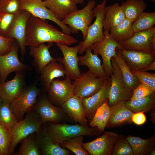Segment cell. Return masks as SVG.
Instances as JSON below:
<instances>
[{
	"mask_svg": "<svg viewBox=\"0 0 155 155\" xmlns=\"http://www.w3.org/2000/svg\"><path fill=\"white\" fill-rule=\"evenodd\" d=\"M78 40L42 20L31 14L27 23L26 46H37L45 42L60 43L70 45Z\"/></svg>",
	"mask_w": 155,
	"mask_h": 155,
	"instance_id": "obj_1",
	"label": "cell"
},
{
	"mask_svg": "<svg viewBox=\"0 0 155 155\" xmlns=\"http://www.w3.org/2000/svg\"><path fill=\"white\" fill-rule=\"evenodd\" d=\"M24 119L18 121L10 132V154L13 153L17 145L26 137L38 132L43 123L36 112L32 108L28 111Z\"/></svg>",
	"mask_w": 155,
	"mask_h": 155,
	"instance_id": "obj_2",
	"label": "cell"
},
{
	"mask_svg": "<svg viewBox=\"0 0 155 155\" xmlns=\"http://www.w3.org/2000/svg\"><path fill=\"white\" fill-rule=\"evenodd\" d=\"M94 128L88 125L51 123L47 129L53 141L60 145L65 140L74 137L96 135L98 133Z\"/></svg>",
	"mask_w": 155,
	"mask_h": 155,
	"instance_id": "obj_3",
	"label": "cell"
},
{
	"mask_svg": "<svg viewBox=\"0 0 155 155\" xmlns=\"http://www.w3.org/2000/svg\"><path fill=\"white\" fill-rule=\"evenodd\" d=\"M96 5L95 1L90 0L83 9H77L61 21L68 25L71 33L76 34L80 31L84 40L86 38L88 28L93 18V9Z\"/></svg>",
	"mask_w": 155,
	"mask_h": 155,
	"instance_id": "obj_4",
	"label": "cell"
},
{
	"mask_svg": "<svg viewBox=\"0 0 155 155\" xmlns=\"http://www.w3.org/2000/svg\"><path fill=\"white\" fill-rule=\"evenodd\" d=\"M106 0H103L95 6L93 9V17H95L94 22L89 26L86 39L79 43L81 47L78 53L82 54L86 49L93 43L100 42L104 38L103 22L105 17Z\"/></svg>",
	"mask_w": 155,
	"mask_h": 155,
	"instance_id": "obj_5",
	"label": "cell"
},
{
	"mask_svg": "<svg viewBox=\"0 0 155 155\" xmlns=\"http://www.w3.org/2000/svg\"><path fill=\"white\" fill-rule=\"evenodd\" d=\"M109 31H104L103 40L100 42H95L90 46L94 54L101 56L102 67L108 77H110L113 71L111 59L116 55V49L121 47L119 43L112 38Z\"/></svg>",
	"mask_w": 155,
	"mask_h": 155,
	"instance_id": "obj_6",
	"label": "cell"
},
{
	"mask_svg": "<svg viewBox=\"0 0 155 155\" xmlns=\"http://www.w3.org/2000/svg\"><path fill=\"white\" fill-rule=\"evenodd\" d=\"M62 52L63 57L57 58L56 60L63 65L65 72V76L71 80L79 78L81 73L79 67L78 53L81 47L80 44L74 47L60 43H55Z\"/></svg>",
	"mask_w": 155,
	"mask_h": 155,
	"instance_id": "obj_7",
	"label": "cell"
},
{
	"mask_svg": "<svg viewBox=\"0 0 155 155\" xmlns=\"http://www.w3.org/2000/svg\"><path fill=\"white\" fill-rule=\"evenodd\" d=\"M39 93L36 84H33L24 88L20 94L10 103L17 122L23 119L25 114L33 107Z\"/></svg>",
	"mask_w": 155,
	"mask_h": 155,
	"instance_id": "obj_8",
	"label": "cell"
},
{
	"mask_svg": "<svg viewBox=\"0 0 155 155\" xmlns=\"http://www.w3.org/2000/svg\"><path fill=\"white\" fill-rule=\"evenodd\" d=\"M119 43L121 47L125 50L155 53V27L134 32L129 40Z\"/></svg>",
	"mask_w": 155,
	"mask_h": 155,
	"instance_id": "obj_9",
	"label": "cell"
},
{
	"mask_svg": "<svg viewBox=\"0 0 155 155\" xmlns=\"http://www.w3.org/2000/svg\"><path fill=\"white\" fill-rule=\"evenodd\" d=\"M20 9L25 10L31 15L42 20H48L53 22L66 34H69L71 33L68 26L55 17L42 0H20Z\"/></svg>",
	"mask_w": 155,
	"mask_h": 155,
	"instance_id": "obj_10",
	"label": "cell"
},
{
	"mask_svg": "<svg viewBox=\"0 0 155 155\" xmlns=\"http://www.w3.org/2000/svg\"><path fill=\"white\" fill-rule=\"evenodd\" d=\"M105 80L96 76L89 70L81 73L79 78L72 82L73 95L81 98L90 97L100 90Z\"/></svg>",
	"mask_w": 155,
	"mask_h": 155,
	"instance_id": "obj_11",
	"label": "cell"
},
{
	"mask_svg": "<svg viewBox=\"0 0 155 155\" xmlns=\"http://www.w3.org/2000/svg\"><path fill=\"white\" fill-rule=\"evenodd\" d=\"M111 61L113 71L110 77L111 85L108 100L109 107L118 102L130 100L132 94L127 90L121 71L115 61L113 57Z\"/></svg>",
	"mask_w": 155,
	"mask_h": 155,
	"instance_id": "obj_12",
	"label": "cell"
},
{
	"mask_svg": "<svg viewBox=\"0 0 155 155\" xmlns=\"http://www.w3.org/2000/svg\"><path fill=\"white\" fill-rule=\"evenodd\" d=\"M19 44L16 40L10 51L0 55V83L5 82L8 75L12 72H23L30 69L28 65L22 63L18 57Z\"/></svg>",
	"mask_w": 155,
	"mask_h": 155,
	"instance_id": "obj_13",
	"label": "cell"
},
{
	"mask_svg": "<svg viewBox=\"0 0 155 155\" xmlns=\"http://www.w3.org/2000/svg\"><path fill=\"white\" fill-rule=\"evenodd\" d=\"M120 135L113 131H105L100 137L82 143L83 148L91 155H111L113 147Z\"/></svg>",
	"mask_w": 155,
	"mask_h": 155,
	"instance_id": "obj_14",
	"label": "cell"
},
{
	"mask_svg": "<svg viewBox=\"0 0 155 155\" xmlns=\"http://www.w3.org/2000/svg\"><path fill=\"white\" fill-rule=\"evenodd\" d=\"M34 109L43 123H61L68 119L67 115L62 108L55 106L46 97L40 98L34 106Z\"/></svg>",
	"mask_w": 155,
	"mask_h": 155,
	"instance_id": "obj_15",
	"label": "cell"
},
{
	"mask_svg": "<svg viewBox=\"0 0 155 155\" xmlns=\"http://www.w3.org/2000/svg\"><path fill=\"white\" fill-rule=\"evenodd\" d=\"M31 14L24 9H20L14 15L8 37L15 39L20 49L22 57L26 53L25 41L27 22Z\"/></svg>",
	"mask_w": 155,
	"mask_h": 155,
	"instance_id": "obj_16",
	"label": "cell"
},
{
	"mask_svg": "<svg viewBox=\"0 0 155 155\" xmlns=\"http://www.w3.org/2000/svg\"><path fill=\"white\" fill-rule=\"evenodd\" d=\"M111 85L110 77L105 79L100 90L93 95L81 98L86 116L90 121L97 109L108 100Z\"/></svg>",
	"mask_w": 155,
	"mask_h": 155,
	"instance_id": "obj_17",
	"label": "cell"
},
{
	"mask_svg": "<svg viewBox=\"0 0 155 155\" xmlns=\"http://www.w3.org/2000/svg\"><path fill=\"white\" fill-rule=\"evenodd\" d=\"M74 90L72 81L66 77L62 80L53 79L47 91L50 100L61 105L73 95Z\"/></svg>",
	"mask_w": 155,
	"mask_h": 155,
	"instance_id": "obj_18",
	"label": "cell"
},
{
	"mask_svg": "<svg viewBox=\"0 0 155 155\" xmlns=\"http://www.w3.org/2000/svg\"><path fill=\"white\" fill-rule=\"evenodd\" d=\"M121 53L131 71L143 70L148 65L155 61V53L137 50L117 48Z\"/></svg>",
	"mask_w": 155,
	"mask_h": 155,
	"instance_id": "obj_19",
	"label": "cell"
},
{
	"mask_svg": "<svg viewBox=\"0 0 155 155\" xmlns=\"http://www.w3.org/2000/svg\"><path fill=\"white\" fill-rule=\"evenodd\" d=\"M24 84V72H16L12 80L0 84V97L2 101L10 103L21 93Z\"/></svg>",
	"mask_w": 155,
	"mask_h": 155,
	"instance_id": "obj_20",
	"label": "cell"
},
{
	"mask_svg": "<svg viewBox=\"0 0 155 155\" xmlns=\"http://www.w3.org/2000/svg\"><path fill=\"white\" fill-rule=\"evenodd\" d=\"M42 126L36 133V140L40 153L44 155H68L70 152L55 143L51 137L47 127Z\"/></svg>",
	"mask_w": 155,
	"mask_h": 155,
	"instance_id": "obj_21",
	"label": "cell"
},
{
	"mask_svg": "<svg viewBox=\"0 0 155 155\" xmlns=\"http://www.w3.org/2000/svg\"><path fill=\"white\" fill-rule=\"evenodd\" d=\"M61 106L65 113L73 121L82 125H88L81 98L73 95Z\"/></svg>",
	"mask_w": 155,
	"mask_h": 155,
	"instance_id": "obj_22",
	"label": "cell"
},
{
	"mask_svg": "<svg viewBox=\"0 0 155 155\" xmlns=\"http://www.w3.org/2000/svg\"><path fill=\"white\" fill-rule=\"evenodd\" d=\"M124 102H118L110 107V117L106 127H113L132 122L134 113L125 106Z\"/></svg>",
	"mask_w": 155,
	"mask_h": 155,
	"instance_id": "obj_23",
	"label": "cell"
},
{
	"mask_svg": "<svg viewBox=\"0 0 155 155\" xmlns=\"http://www.w3.org/2000/svg\"><path fill=\"white\" fill-rule=\"evenodd\" d=\"M85 51L84 55L78 56L79 65L87 66L89 70L97 77L104 79L109 78L103 69L101 60L98 55L92 53L90 47H88Z\"/></svg>",
	"mask_w": 155,
	"mask_h": 155,
	"instance_id": "obj_24",
	"label": "cell"
},
{
	"mask_svg": "<svg viewBox=\"0 0 155 155\" xmlns=\"http://www.w3.org/2000/svg\"><path fill=\"white\" fill-rule=\"evenodd\" d=\"M44 1L46 7L61 21L78 9L76 4L71 0H45Z\"/></svg>",
	"mask_w": 155,
	"mask_h": 155,
	"instance_id": "obj_25",
	"label": "cell"
},
{
	"mask_svg": "<svg viewBox=\"0 0 155 155\" xmlns=\"http://www.w3.org/2000/svg\"><path fill=\"white\" fill-rule=\"evenodd\" d=\"M116 55L113 58L119 68L126 88L127 91L132 93L140 82L133 73L123 56L117 49Z\"/></svg>",
	"mask_w": 155,
	"mask_h": 155,
	"instance_id": "obj_26",
	"label": "cell"
},
{
	"mask_svg": "<svg viewBox=\"0 0 155 155\" xmlns=\"http://www.w3.org/2000/svg\"><path fill=\"white\" fill-rule=\"evenodd\" d=\"M40 80L42 85L48 90L52 81L55 78L64 77L65 72L62 64L57 60L51 61L40 71Z\"/></svg>",
	"mask_w": 155,
	"mask_h": 155,
	"instance_id": "obj_27",
	"label": "cell"
},
{
	"mask_svg": "<svg viewBox=\"0 0 155 155\" xmlns=\"http://www.w3.org/2000/svg\"><path fill=\"white\" fill-rule=\"evenodd\" d=\"M53 45V42H49L47 45L43 43L37 46H29L30 55L33 58L34 62L40 71L51 61L56 60L49 51Z\"/></svg>",
	"mask_w": 155,
	"mask_h": 155,
	"instance_id": "obj_28",
	"label": "cell"
},
{
	"mask_svg": "<svg viewBox=\"0 0 155 155\" xmlns=\"http://www.w3.org/2000/svg\"><path fill=\"white\" fill-rule=\"evenodd\" d=\"M126 18L123 9L118 3L106 7L103 22L104 31H109Z\"/></svg>",
	"mask_w": 155,
	"mask_h": 155,
	"instance_id": "obj_29",
	"label": "cell"
},
{
	"mask_svg": "<svg viewBox=\"0 0 155 155\" xmlns=\"http://www.w3.org/2000/svg\"><path fill=\"white\" fill-rule=\"evenodd\" d=\"M126 139L130 145L133 155H149L154 148L155 138L152 137L147 139L129 136Z\"/></svg>",
	"mask_w": 155,
	"mask_h": 155,
	"instance_id": "obj_30",
	"label": "cell"
},
{
	"mask_svg": "<svg viewBox=\"0 0 155 155\" xmlns=\"http://www.w3.org/2000/svg\"><path fill=\"white\" fill-rule=\"evenodd\" d=\"M124 103L125 106L134 113L153 110L155 106V92L141 98L127 100Z\"/></svg>",
	"mask_w": 155,
	"mask_h": 155,
	"instance_id": "obj_31",
	"label": "cell"
},
{
	"mask_svg": "<svg viewBox=\"0 0 155 155\" xmlns=\"http://www.w3.org/2000/svg\"><path fill=\"white\" fill-rule=\"evenodd\" d=\"M133 23L125 18L119 24L111 28L109 33L117 42L126 41L131 38L134 33L132 28Z\"/></svg>",
	"mask_w": 155,
	"mask_h": 155,
	"instance_id": "obj_32",
	"label": "cell"
},
{
	"mask_svg": "<svg viewBox=\"0 0 155 155\" xmlns=\"http://www.w3.org/2000/svg\"><path fill=\"white\" fill-rule=\"evenodd\" d=\"M126 18L134 22L144 11L147 5L143 0H127L121 5Z\"/></svg>",
	"mask_w": 155,
	"mask_h": 155,
	"instance_id": "obj_33",
	"label": "cell"
},
{
	"mask_svg": "<svg viewBox=\"0 0 155 155\" xmlns=\"http://www.w3.org/2000/svg\"><path fill=\"white\" fill-rule=\"evenodd\" d=\"M110 116V108L108 104V100L96 111L90 122L92 127H96L100 132L103 131L106 127Z\"/></svg>",
	"mask_w": 155,
	"mask_h": 155,
	"instance_id": "obj_34",
	"label": "cell"
},
{
	"mask_svg": "<svg viewBox=\"0 0 155 155\" xmlns=\"http://www.w3.org/2000/svg\"><path fill=\"white\" fill-rule=\"evenodd\" d=\"M17 122L10 103L2 101L0 104V127L10 131Z\"/></svg>",
	"mask_w": 155,
	"mask_h": 155,
	"instance_id": "obj_35",
	"label": "cell"
},
{
	"mask_svg": "<svg viewBox=\"0 0 155 155\" xmlns=\"http://www.w3.org/2000/svg\"><path fill=\"white\" fill-rule=\"evenodd\" d=\"M155 24V12H143L133 23L134 32L146 30L154 27Z\"/></svg>",
	"mask_w": 155,
	"mask_h": 155,
	"instance_id": "obj_36",
	"label": "cell"
},
{
	"mask_svg": "<svg viewBox=\"0 0 155 155\" xmlns=\"http://www.w3.org/2000/svg\"><path fill=\"white\" fill-rule=\"evenodd\" d=\"M83 138V135L74 137L65 140L60 146L71 150L76 155H90L82 145Z\"/></svg>",
	"mask_w": 155,
	"mask_h": 155,
	"instance_id": "obj_37",
	"label": "cell"
},
{
	"mask_svg": "<svg viewBox=\"0 0 155 155\" xmlns=\"http://www.w3.org/2000/svg\"><path fill=\"white\" fill-rule=\"evenodd\" d=\"M26 137L22 140L17 155H39L40 153L35 139L30 136Z\"/></svg>",
	"mask_w": 155,
	"mask_h": 155,
	"instance_id": "obj_38",
	"label": "cell"
},
{
	"mask_svg": "<svg viewBox=\"0 0 155 155\" xmlns=\"http://www.w3.org/2000/svg\"><path fill=\"white\" fill-rule=\"evenodd\" d=\"M112 155H133L131 147L126 138L120 135L115 144Z\"/></svg>",
	"mask_w": 155,
	"mask_h": 155,
	"instance_id": "obj_39",
	"label": "cell"
},
{
	"mask_svg": "<svg viewBox=\"0 0 155 155\" xmlns=\"http://www.w3.org/2000/svg\"><path fill=\"white\" fill-rule=\"evenodd\" d=\"M133 73L138 79L140 83L146 84L153 91H155V73L143 70L131 71Z\"/></svg>",
	"mask_w": 155,
	"mask_h": 155,
	"instance_id": "obj_40",
	"label": "cell"
},
{
	"mask_svg": "<svg viewBox=\"0 0 155 155\" xmlns=\"http://www.w3.org/2000/svg\"><path fill=\"white\" fill-rule=\"evenodd\" d=\"M14 15L0 11V35L8 37Z\"/></svg>",
	"mask_w": 155,
	"mask_h": 155,
	"instance_id": "obj_41",
	"label": "cell"
},
{
	"mask_svg": "<svg viewBox=\"0 0 155 155\" xmlns=\"http://www.w3.org/2000/svg\"><path fill=\"white\" fill-rule=\"evenodd\" d=\"M10 132L0 127V155L10 154Z\"/></svg>",
	"mask_w": 155,
	"mask_h": 155,
	"instance_id": "obj_42",
	"label": "cell"
},
{
	"mask_svg": "<svg viewBox=\"0 0 155 155\" xmlns=\"http://www.w3.org/2000/svg\"><path fill=\"white\" fill-rule=\"evenodd\" d=\"M20 10V0H0V11L15 15Z\"/></svg>",
	"mask_w": 155,
	"mask_h": 155,
	"instance_id": "obj_43",
	"label": "cell"
},
{
	"mask_svg": "<svg viewBox=\"0 0 155 155\" xmlns=\"http://www.w3.org/2000/svg\"><path fill=\"white\" fill-rule=\"evenodd\" d=\"M155 92L145 84L140 83L133 90L130 98L133 100L145 97Z\"/></svg>",
	"mask_w": 155,
	"mask_h": 155,
	"instance_id": "obj_44",
	"label": "cell"
},
{
	"mask_svg": "<svg viewBox=\"0 0 155 155\" xmlns=\"http://www.w3.org/2000/svg\"><path fill=\"white\" fill-rule=\"evenodd\" d=\"M15 40L13 38L5 37L0 35V55H4L9 53Z\"/></svg>",
	"mask_w": 155,
	"mask_h": 155,
	"instance_id": "obj_45",
	"label": "cell"
},
{
	"mask_svg": "<svg viewBox=\"0 0 155 155\" xmlns=\"http://www.w3.org/2000/svg\"><path fill=\"white\" fill-rule=\"evenodd\" d=\"M131 120L132 122L135 124L140 125L145 123L146 121V117L143 112L134 113L132 117Z\"/></svg>",
	"mask_w": 155,
	"mask_h": 155,
	"instance_id": "obj_46",
	"label": "cell"
},
{
	"mask_svg": "<svg viewBox=\"0 0 155 155\" xmlns=\"http://www.w3.org/2000/svg\"><path fill=\"white\" fill-rule=\"evenodd\" d=\"M150 70L155 71V61L148 65L143 71H147Z\"/></svg>",
	"mask_w": 155,
	"mask_h": 155,
	"instance_id": "obj_47",
	"label": "cell"
},
{
	"mask_svg": "<svg viewBox=\"0 0 155 155\" xmlns=\"http://www.w3.org/2000/svg\"><path fill=\"white\" fill-rule=\"evenodd\" d=\"M73 2L77 4H82L85 0H71Z\"/></svg>",
	"mask_w": 155,
	"mask_h": 155,
	"instance_id": "obj_48",
	"label": "cell"
},
{
	"mask_svg": "<svg viewBox=\"0 0 155 155\" xmlns=\"http://www.w3.org/2000/svg\"><path fill=\"white\" fill-rule=\"evenodd\" d=\"M149 155H155V149H154L150 152Z\"/></svg>",
	"mask_w": 155,
	"mask_h": 155,
	"instance_id": "obj_49",
	"label": "cell"
},
{
	"mask_svg": "<svg viewBox=\"0 0 155 155\" xmlns=\"http://www.w3.org/2000/svg\"><path fill=\"white\" fill-rule=\"evenodd\" d=\"M2 102V100H1V98L0 97V104Z\"/></svg>",
	"mask_w": 155,
	"mask_h": 155,
	"instance_id": "obj_50",
	"label": "cell"
},
{
	"mask_svg": "<svg viewBox=\"0 0 155 155\" xmlns=\"http://www.w3.org/2000/svg\"></svg>",
	"mask_w": 155,
	"mask_h": 155,
	"instance_id": "obj_51",
	"label": "cell"
},
{
	"mask_svg": "<svg viewBox=\"0 0 155 155\" xmlns=\"http://www.w3.org/2000/svg\"></svg>",
	"mask_w": 155,
	"mask_h": 155,
	"instance_id": "obj_52",
	"label": "cell"
}]
</instances>
